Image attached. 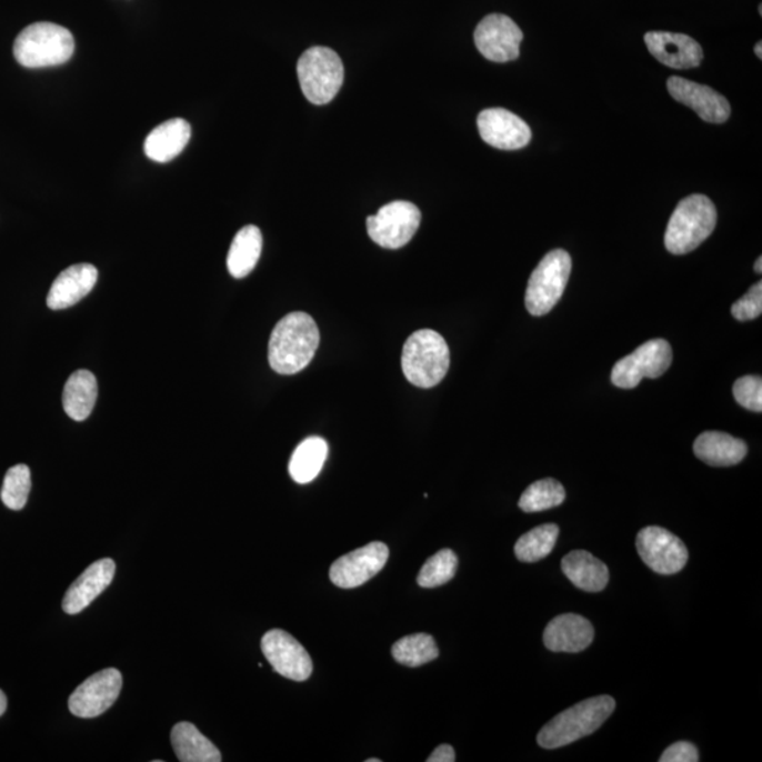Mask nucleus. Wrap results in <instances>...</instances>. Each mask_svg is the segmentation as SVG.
<instances>
[{"label":"nucleus","instance_id":"cd10ccee","mask_svg":"<svg viewBox=\"0 0 762 762\" xmlns=\"http://www.w3.org/2000/svg\"><path fill=\"white\" fill-rule=\"evenodd\" d=\"M560 527L544 524L527 532L515 542L514 552L517 560L525 563H534L544 560L555 548Z\"/></svg>","mask_w":762,"mask_h":762},{"label":"nucleus","instance_id":"7c9ffc66","mask_svg":"<svg viewBox=\"0 0 762 762\" xmlns=\"http://www.w3.org/2000/svg\"><path fill=\"white\" fill-rule=\"evenodd\" d=\"M458 569L457 553L451 550H441L431 557L421 568L419 582L421 588L432 589L452 581Z\"/></svg>","mask_w":762,"mask_h":762},{"label":"nucleus","instance_id":"4be33fe9","mask_svg":"<svg viewBox=\"0 0 762 762\" xmlns=\"http://www.w3.org/2000/svg\"><path fill=\"white\" fill-rule=\"evenodd\" d=\"M693 451L710 467H734L748 455V445L725 432L708 431L696 438Z\"/></svg>","mask_w":762,"mask_h":762},{"label":"nucleus","instance_id":"473e14b6","mask_svg":"<svg viewBox=\"0 0 762 762\" xmlns=\"http://www.w3.org/2000/svg\"><path fill=\"white\" fill-rule=\"evenodd\" d=\"M735 401L744 409L762 411V379L760 375H744L733 385Z\"/></svg>","mask_w":762,"mask_h":762},{"label":"nucleus","instance_id":"4c0bfd02","mask_svg":"<svg viewBox=\"0 0 762 762\" xmlns=\"http://www.w3.org/2000/svg\"><path fill=\"white\" fill-rule=\"evenodd\" d=\"M754 270H755V273H759V274L762 273V258L756 259V262L754 264Z\"/></svg>","mask_w":762,"mask_h":762},{"label":"nucleus","instance_id":"c9c22d12","mask_svg":"<svg viewBox=\"0 0 762 762\" xmlns=\"http://www.w3.org/2000/svg\"><path fill=\"white\" fill-rule=\"evenodd\" d=\"M455 760V750L449 744L440 745V748H437L434 753L427 759L428 762H453Z\"/></svg>","mask_w":762,"mask_h":762},{"label":"nucleus","instance_id":"412c9836","mask_svg":"<svg viewBox=\"0 0 762 762\" xmlns=\"http://www.w3.org/2000/svg\"><path fill=\"white\" fill-rule=\"evenodd\" d=\"M190 139V123L181 118L170 119L151 130L144 142V153L158 163H169L181 154Z\"/></svg>","mask_w":762,"mask_h":762},{"label":"nucleus","instance_id":"c756f323","mask_svg":"<svg viewBox=\"0 0 762 762\" xmlns=\"http://www.w3.org/2000/svg\"><path fill=\"white\" fill-rule=\"evenodd\" d=\"M567 499L565 488L555 479L532 483L521 495L519 505L524 513H539L561 505Z\"/></svg>","mask_w":762,"mask_h":762},{"label":"nucleus","instance_id":"7ed1b4c3","mask_svg":"<svg viewBox=\"0 0 762 762\" xmlns=\"http://www.w3.org/2000/svg\"><path fill=\"white\" fill-rule=\"evenodd\" d=\"M449 364L451 352L440 333L432 329H421L407 339L401 367L407 380L415 388H435L445 378Z\"/></svg>","mask_w":762,"mask_h":762},{"label":"nucleus","instance_id":"6e6552de","mask_svg":"<svg viewBox=\"0 0 762 762\" xmlns=\"http://www.w3.org/2000/svg\"><path fill=\"white\" fill-rule=\"evenodd\" d=\"M672 349L665 339H651L614 364L612 383L620 389L636 388L644 379H658L672 364Z\"/></svg>","mask_w":762,"mask_h":762},{"label":"nucleus","instance_id":"f704fd0d","mask_svg":"<svg viewBox=\"0 0 762 762\" xmlns=\"http://www.w3.org/2000/svg\"><path fill=\"white\" fill-rule=\"evenodd\" d=\"M699 751L688 741H678L662 753L660 762H698Z\"/></svg>","mask_w":762,"mask_h":762},{"label":"nucleus","instance_id":"ddd939ff","mask_svg":"<svg viewBox=\"0 0 762 762\" xmlns=\"http://www.w3.org/2000/svg\"><path fill=\"white\" fill-rule=\"evenodd\" d=\"M122 673L114 668L96 673L78 686L68 701L77 718L101 716L112 706L122 691Z\"/></svg>","mask_w":762,"mask_h":762},{"label":"nucleus","instance_id":"1a4fd4ad","mask_svg":"<svg viewBox=\"0 0 762 762\" xmlns=\"http://www.w3.org/2000/svg\"><path fill=\"white\" fill-rule=\"evenodd\" d=\"M421 223V212L414 203L394 201L368 218L370 239L384 249H400L410 242Z\"/></svg>","mask_w":762,"mask_h":762},{"label":"nucleus","instance_id":"2eb2a0df","mask_svg":"<svg viewBox=\"0 0 762 762\" xmlns=\"http://www.w3.org/2000/svg\"><path fill=\"white\" fill-rule=\"evenodd\" d=\"M479 133L483 142L500 150H519L531 142L529 124L503 108L487 109L478 118Z\"/></svg>","mask_w":762,"mask_h":762},{"label":"nucleus","instance_id":"393cba45","mask_svg":"<svg viewBox=\"0 0 762 762\" xmlns=\"http://www.w3.org/2000/svg\"><path fill=\"white\" fill-rule=\"evenodd\" d=\"M98 399L97 378L88 370H78L68 379L62 394L67 415L74 421L87 420Z\"/></svg>","mask_w":762,"mask_h":762},{"label":"nucleus","instance_id":"0eeeda50","mask_svg":"<svg viewBox=\"0 0 762 762\" xmlns=\"http://www.w3.org/2000/svg\"><path fill=\"white\" fill-rule=\"evenodd\" d=\"M572 259L565 250L557 249L541 260L532 271L525 292V307L531 315H547L567 289Z\"/></svg>","mask_w":762,"mask_h":762},{"label":"nucleus","instance_id":"bb28decb","mask_svg":"<svg viewBox=\"0 0 762 762\" xmlns=\"http://www.w3.org/2000/svg\"><path fill=\"white\" fill-rule=\"evenodd\" d=\"M328 458V443L323 438L310 437L297 447L290 459L289 472L294 482H312L322 471Z\"/></svg>","mask_w":762,"mask_h":762},{"label":"nucleus","instance_id":"4468645a","mask_svg":"<svg viewBox=\"0 0 762 762\" xmlns=\"http://www.w3.org/2000/svg\"><path fill=\"white\" fill-rule=\"evenodd\" d=\"M262 651L273 670L287 680L307 681L312 660L302 644L284 630H270L263 635Z\"/></svg>","mask_w":762,"mask_h":762},{"label":"nucleus","instance_id":"5701e85b","mask_svg":"<svg viewBox=\"0 0 762 762\" xmlns=\"http://www.w3.org/2000/svg\"><path fill=\"white\" fill-rule=\"evenodd\" d=\"M562 572L578 589L596 593L609 583V568L588 551H572L562 560Z\"/></svg>","mask_w":762,"mask_h":762},{"label":"nucleus","instance_id":"f03ea898","mask_svg":"<svg viewBox=\"0 0 762 762\" xmlns=\"http://www.w3.org/2000/svg\"><path fill=\"white\" fill-rule=\"evenodd\" d=\"M614 709L615 701L612 696L586 699L575 706L563 710L547 723L537 741L547 750L565 748L596 732L605 720L612 716Z\"/></svg>","mask_w":762,"mask_h":762},{"label":"nucleus","instance_id":"f3484780","mask_svg":"<svg viewBox=\"0 0 762 762\" xmlns=\"http://www.w3.org/2000/svg\"><path fill=\"white\" fill-rule=\"evenodd\" d=\"M650 53L662 64L675 70H689L701 64L703 50L696 40L686 34L650 31L645 34Z\"/></svg>","mask_w":762,"mask_h":762},{"label":"nucleus","instance_id":"dca6fc26","mask_svg":"<svg viewBox=\"0 0 762 762\" xmlns=\"http://www.w3.org/2000/svg\"><path fill=\"white\" fill-rule=\"evenodd\" d=\"M666 87L675 101L693 109L704 122L724 123L732 113L728 99L708 86L671 77Z\"/></svg>","mask_w":762,"mask_h":762},{"label":"nucleus","instance_id":"2f4dec72","mask_svg":"<svg viewBox=\"0 0 762 762\" xmlns=\"http://www.w3.org/2000/svg\"><path fill=\"white\" fill-rule=\"evenodd\" d=\"M31 489V474L26 464H16L10 468L3 480L0 499L8 509L19 511L28 503Z\"/></svg>","mask_w":762,"mask_h":762},{"label":"nucleus","instance_id":"c85d7f7f","mask_svg":"<svg viewBox=\"0 0 762 762\" xmlns=\"http://www.w3.org/2000/svg\"><path fill=\"white\" fill-rule=\"evenodd\" d=\"M391 654L399 664L417 668L437 660L440 656V650H438L434 636L420 633L407 635L397 641L391 649Z\"/></svg>","mask_w":762,"mask_h":762},{"label":"nucleus","instance_id":"58836bf2","mask_svg":"<svg viewBox=\"0 0 762 762\" xmlns=\"http://www.w3.org/2000/svg\"><path fill=\"white\" fill-rule=\"evenodd\" d=\"M755 56L759 57V59H762V43L759 41L755 46Z\"/></svg>","mask_w":762,"mask_h":762},{"label":"nucleus","instance_id":"6ab92c4d","mask_svg":"<svg viewBox=\"0 0 762 762\" xmlns=\"http://www.w3.org/2000/svg\"><path fill=\"white\" fill-rule=\"evenodd\" d=\"M98 281V270L96 265L82 263L74 264L66 269L57 277L47 295V305L50 310H67L88 294L96 287Z\"/></svg>","mask_w":762,"mask_h":762},{"label":"nucleus","instance_id":"ea45409f","mask_svg":"<svg viewBox=\"0 0 762 762\" xmlns=\"http://www.w3.org/2000/svg\"><path fill=\"white\" fill-rule=\"evenodd\" d=\"M381 760L379 759H369L368 762H380Z\"/></svg>","mask_w":762,"mask_h":762},{"label":"nucleus","instance_id":"e433bc0d","mask_svg":"<svg viewBox=\"0 0 762 762\" xmlns=\"http://www.w3.org/2000/svg\"><path fill=\"white\" fill-rule=\"evenodd\" d=\"M8 709V699L2 691H0V716H3Z\"/></svg>","mask_w":762,"mask_h":762},{"label":"nucleus","instance_id":"f257e3e1","mask_svg":"<svg viewBox=\"0 0 762 762\" xmlns=\"http://www.w3.org/2000/svg\"><path fill=\"white\" fill-rule=\"evenodd\" d=\"M320 347V329L307 312H291L271 332L269 362L280 374H295L314 359Z\"/></svg>","mask_w":762,"mask_h":762},{"label":"nucleus","instance_id":"423d86ee","mask_svg":"<svg viewBox=\"0 0 762 762\" xmlns=\"http://www.w3.org/2000/svg\"><path fill=\"white\" fill-rule=\"evenodd\" d=\"M301 91L314 106H327L341 90L344 70L341 57L328 47H312L301 56L299 66Z\"/></svg>","mask_w":762,"mask_h":762},{"label":"nucleus","instance_id":"9b49d317","mask_svg":"<svg viewBox=\"0 0 762 762\" xmlns=\"http://www.w3.org/2000/svg\"><path fill=\"white\" fill-rule=\"evenodd\" d=\"M523 31L513 19L504 14H489L474 30V43L480 54L493 62L519 59Z\"/></svg>","mask_w":762,"mask_h":762},{"label":"nucleus","instance_id":"9d476101","mask_svg":"<svg viewBox=\"0 0 762 762\" xmlns=\"http://www.w3.org/2000/svg\"><path fill=\"white\" fill-rule=\"evenodd\" d=\"M641 560L660 575H675L685 568L689 560L688 548L661 527H645L639 532L635 542Z\"/></svg>","mask_w":762,"mask_h":762},{"label":"nucleus","instance_id":"b1692460","mask_svg":"<svg viewBox=\"0 0 762 762\" xmlns=\"http://www.w3.org/2000/svg\"><path fill=\"white\" fill-rule=\"evenodd\" d=\"M171 744L181 762H221V751L194 724L181 722L171 730Z\"/></svg>","mask_w":762,"mask_h":762},{"label":"nucleus","instance_id":"72a5a7b5","mask_svg":"<svg viewBox=\"0 0 762 762\" xmlns=\"http://www.w3.org/2000/svg\"><path fill=\"white\" fill-rule=\"evenodd\" d=\"M762 312V283L759 281L751 290L734 302L732 307V315L740 322L753 321L759 318Z\"/></svg>","mask_w":762,"mask_h":762},{"label":"nucleus","instance_id":"20e7f679","mask_svg":"<svg viewBox=\"0 0 762 762\" xmlns=\"http://www.w3.org/2000/svg\"><path fill=\"white\" fill-rule=\"evenodd\" d=\"M718 211L706 195L686 197L678 203L668 223L665 248L676 255L686 254L701 247L716 228Z\"/></svg>","mask_w":762,"mask_h":762},{"label":"nucleus","instance_id":"a211bd4d","mask_svg":"<svg viewBox=\"0 0 762 762\" xmlns=\"http://www.w3.org/2000/svg\"><path fill=\"white\" fill-rule=\"evenodd\" d=\"M114 571H117V565L109 558L93 562L68 589L62 600V610L67 614L81 613L99 594L107 591L113 581Z\"/></svg>","mask_w":762,"mask_h":762},{"label":"nucleus","instance_id":"39448f33","mask_svg":"<svg viewBox=\"0 0 762 762\" xmlns=\"http://www.w3.org/2000/svg\"><path fill=\"white\" fill-rule=\"evenodd\" d=\"M76 41L71 31L60 24L40 22L28 26L14 40L16 61L26 68L64 64L74 54Z\"/></svg>","mask_w":762,"mask_h":762},{"label":"nucleus","instance_id":"a878e982","mask_svg":"<svg viewBox=\"0 0 762 762\" xmlns=\"http://www.w3.org/2000/svg\"><path fill=\"white\" fill-rule=\"evenodd\" d=\"M262 232L254 224L240 229L228 254V270L234 279H244L252 273L262 254Z\"/></svg>","mask_w":762,"mask_h":762},{"label":"nucleus","instance_id":"aec40b11","mask_svg":"<svg viewBox=\"0 0 762 762\" xmlns=\"http://www.w3.org/2000/svg\"><path fill=\"white\" fill-rule=\"evenodd\" d=\"M594 629L582 615L567 613L558 615L548 623L544 644L553 652H581L593 643Z\"/></svg>","mask_w":762,"mask_h":762},{"label":"nucleus","instance_id":"f8f14e48","mask_svg":"<svg viewBox=\"0 0 762 762\" xmlns=\"http://www.w3.org/2000/svg\"><path fill=\"white\" fill-rule=\"evenodd\" d=\"M389 547L383 542H370L339 558L332 563L329 578L337 588L354 589L378 575L389 560Z\"/></svg>","mask_w":762,"mask_h":762}]
</instances>
